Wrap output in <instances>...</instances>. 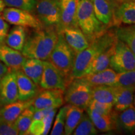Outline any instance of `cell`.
Segmentation results:
<instances>
[{
    "instance_id": "27",
    "label": "cell",
    "mask_w": 135,
    "mask_h": 135,
    "mask_svg": "<svg viewBox=\"0 0 135 135\" xmlns=\"http://www.w3.org/2000/svg\"><path fill=\"white\" fill-rule=\"evenodd\" d=\"M84 109L76 106L70 104L66 114L65 124L64 128V134L66 135L72 134L79 122L81 119Z\"/></svg>"
},
{
    "instance_id": "12",
    "label": "cell",
    "mask_w": 135,
    "mask_h": 135,
    "mask_svg": "<svg viewBox=\"0 0 135 135\" xmlns=\"http://www.w3.org/2000/svg\"><path fill=\"white\" fill-rule=\"evenodd\" d=\"M60 20L56 26L57 31L67 27H78L76 21L77 0H59Z\"/></svg>"
},
{
    "instance_id": "39",
    "label": "cell",
    "mask_w": 135,
    "mask_h": 135,
    "mask_svg": "<svg viewBox=\"0 0 135 135\" xmlns=\"http://www.w3.org/2000/svg\"><path fill=\"white\" fill-rule=\"evenodd\" d=\"M9 71V68H8L6 65H4V64L0 60V80H1Z\"/></svg>"
},
{
    "instance_id": "41",
    "label": "cell",
    "mask_w": 135,
    "mask_h": 135,
    "mask_svg": "<svg viewBox=\"0 0 135 135\" xmlns=\"http://www.w3.org/2000/svg\"><path fill=\"white\" fill-rule=\"evenodd\" d=\"M111 3H112L114 4V6H115L116 4H118L121 2V0H109Z\"/></svg>"
},
{
    "instance_id": "17",
    "label": "cell",
    "mask_w": 135,
    "mask_h": 135,
    "mask_svg": "<svg viewBox=\"0 0 135 135\" xmlns=\"http://www.w3.org/2000/svg\"><path fill=\"white\" fill-rule=\"evenodd\" d=\"M34 98L27 101L17 100L0 108V119L14 123L25 109L33 104Z\"/></svg>"
},
{
    "instance_id": "24",
    "label": "cell",
    "mask_w": 135,
    "mask_h": 135,
    "mask_svg": "<svg viewBox=\"0 0 135 135\" xmlns=\"http://www.w3.org/2000/svg\"><path fill=\"white\" fill-rule=\"evenodd\" d=\"M57 109L58 108H56L51 111L43 119L32 121L28 129V134L45 135L48 134L51 126L54 117L56 113Z\"/></svg>"
},
{
    "instance_id": "31",
    "label": "cell",
    "mask_w": 135,
    "mask_h": 135,
    "mask_svg": "<svg viewBox=\"0 0 135 135\" xmlns=\"http://www.w3.org/2000/svg\"><path fill=\"white\" fill-rule=\"evenodd\" d=\"M98 129L88 113H83L81 119L79 122L72 134L74 135H95Z\"/></svg>"
},
{
    "instance_id": "34",
    "label": "cell",
    "mask_w": 135,
    "mask_h": 135,
    "mask_svg": "<svg viewBox=\"0 0 135 135\" xmlns=\"http://www.w3.org/2000/svg\"><path fill=\"white\" fill-rule=\"evenodd\" d=\"M5 6L16 8L26 11H33L35 9L37 0H3Z\"/></svg>"
},
{
    "instance_id": "21",
    "label": "cell",
    "mask_w": 135,
    "mask_h": 135,
    "mask_svg": "<svg viewBox=\"0 0 135 135\" xmlns=\"http://www.w3.org/2000/svg\"><path fill=\"white\" fill-rule=\"evenodd\" d=\"M44 68L43 60L36 58H27L22 65L21 70L23 73L39 85Z\"/></svg>"
},
{
    "instance_id": "1",
    "label": "cell",
    "mask_w": 135,
    "mask_h": 135,
    "mask_svg": "<svg viewBox=\"0 0 135 135\" xmlns=\"http://www.w3.org/2000/svg\"><path fill=\"white\" fill-rule=\"evenodd\" d=\"M117 40L115 31L106 30L89 41L88 47L76 55L71 72L72 79L84 76L93 61L99 54L116 43Z\"/></svg>"
},
{
    "instance_id": "13",
    "label": "cell",
    "mask_w": 135,
    "mask_h": 135,
    "mask_svg": "<svg viewBox=\"0 0 135 135\" xmlns=\"http://www.w3.org/2000/svg\"><path fill=\"white\" fill-rule=\"evenodd\" d=\"M18 88V100L27 101L35 98L40 91L38 85L27 76L21 70H15Z\"/></svg>"
},
{
    "instance_id": "28",
    "label": "cell",
    "mask_w": 135,
    "mask_h": 135,
    "mask_svg": "<svg viewBox=\"0 0 135 135\" xmlns=\"http://www.w3.org/2000/svg\"><path fill=\"white\" fill-rule=\"evenodd\" d=\"M92 99L113 106L114 86L109 85L92 86Z\"/></svg>"
},
{
    "instance_id": "4",
    "label": "cell",
    "mask_w": 135,
    "mask_h": 135,
    "mask_svg": "<svg viewBox=\"0 0 135 135\" xmlns=\"http://www.w3.org/2000/svg\"><path fill=\"white\" fill-rule=\"evenodd\" d=\"M76 53L65 41L63 34L58 33V38L48 59L66 78L68 84L72 80L71 72L75 63Z\"/></svg>"
},
{
    "instance_id": "7",
    "label": "cell",
    "mask_w": 135,
    "mask_h": 135,
    "mask_svg": "<svg viewBox=\"0 0 135 135\" xmlns=\"http://www.w3.org/2000/svg\"><path fill=\"white\" fill-rule=\"evenodd\" d=\"M35 10L44 27L56 26L60 23L59 0H37Z\"/></svg>"
},
{
    "instance_id": "9",
    "label": "cell",
    "mask_w": 135,
    "mask_h": 135,
    "mask_svg": "<svg viewBox=\"0 0 135 135\" xmlns=\"http://www.w3.org/2000/svg\"><path fill=\"white\" fill-rule=\"evenodd\" d=\"M43 71L39 86L42 89L65 90L68 81L65 75L48 60H43Z\"/></svg>"
},
{
    "instance_id": "19",
    "label": "cell",
    "mask_w": 135,
    "mask_h": 135,
    "mask_svg": "<svg viewBox=\"0 0 135 135\" xmlns=\"http://www.w3.org/2000/svg\"><path fill=\"white\" fill-rule=\"evenodd\" d=\"M94 14L101 23L109 26L113 23L114 4L109 0H91Z\"/></svg>"
},
{
    "instance_id": "23",
    "label": "cell",
    "mask_w": 135,
    "mask_h": 135,
    "mask_svg": "<svg viewBox=\"0 0 135 135\" xmlns=\"http://www.w3.org/2000/svg\"><path fill=\"white\" fill-rule=\"evenodd\" d=\"M116 44V43L104 50L93 61L85 75L101 71L109 66L110 60L114 51Z\"/></svg>"
},
{
    "instance_id": "14",
    "label": "cell",
    "mask_w": 135,
    "mask_h": 135,
    "mask_svg": "<svg viewBox=\"0 0 135 135\" xmlns=\"http://www.w3.org/2000/svg\"><path fill=\"white\" fill-rule=\"evenodd\" d=\"M135 25V0H128L116 4L114 7L113 23Z\"/></svg>"
},
{
    "instance_id": "5",
    "label": "cell",
    "mask_w": 135,
    "mask_h": 135,
    "mask_svg": "<svg viewBox=\"0 0 135 135\" xmlns=\"http://www.w3.org/2000/svg\"><path fill=\"white\" fill-rule=\"evenodd\" d=\"M64 99L68 104L86 110L92 100V86L83 78L72 79L64 90Z\"/></svg>"
},
{
    "instance_id": "38",
    "label": "cell",
    "mask_w": 135,
    "mask_h": 135,
    "mask_svg": "<svg viewBox=\"0 0 135 135\" xmlns=\"http://www.w3.org/2000/svg\"><path fill=\"white\" fill-rule=\"evenodd\" d=\"M56 108H45V109H37L35 111L33 114V120H37V119H41L48 115L51 111Z\"/></svg>"
},
{
    "instance_id": "26",
    "label": "cell",
    "mask_w": 135,
    "mask_h": 135,
    "mask_svg": "<svg viewBox=\"0 0 135 135\" xmlns=\"http://www.w3.org/2000/svg\"><path fill=\"white\" fill-rule=\"evenodd\" d=\"M26 36L25 27L15 26L8 32L5 43L11 48L21 51L26 41Z\"/></svg>"
},
{
    "instance_id": "37",
    "label": "cell",
    "mask_w": 135,
    "mask_h": 135,
    "mask_svg": "<svg viewBox=\"0 0 135 135\" xmlns=\"http://www.w3.org/2000/svg\"><path fill=\"white\" fill-rule=\"evenodd\" d=\"M9 26L8 22L0 16V43H4L9 32Z\"/></svg>"
},
{
    "instance_id": "11",
    "label": "cell",
    "mask_w": 135,
    "mask_h": 135,
    "mask_svg": "<svg viewBox=\"0 0 135 135\" xmlns=\"http://www.w3.org/2000/svg\"><path fill=\"white\" fill-rule=\"evenodd\" d=\"M18 100L16 76L15 70L9 71L0 80V108Z\"/></svg>"
},
{
    "instance_id": "20",
    "label": "cell",
    "mask_w": 135,
    "mask_h": 135,
    "mask_svg": "<svg viewBox=\"0 0 135 135\" xmlns=\"http://www.w3.org/2000/svg\"><path fill=\"white\" fill-rule=\"evenodd\" d=\"M86 111L98 130L108 132L116 128V113L113 111L108 114H101L92 111Z\"/></svg>"
},
{
    "instance_id": "10",
    "label": "cell",
    "mask_w": 135,
    "mask_h": 135,
    "mask_svg": "<svg viewBox=\"0 0 135 135\" xmlns=\"http://www.w3.org/2000/svg\"><path fill=\"white\" fill-rule=\"evenodd\" d=\"M64 91L60 89H43L34 98L33 106L35 110L54 108H58L64 103Z\"/></svg>"
},
{
    "instance_id": "29",
    "label": "cell",
    "mask_w": 135,
    "mask_h": 135,
    "mask_svg": "<svg viewBox=\"0 0 135 135\" xmlns=\"http://www.w3.org/2000/svg\"><path fill=\"white\" fill-rule=\"evenodd\" d=\"M35 111L33 105H31L25 109L15 121L14 124L19 134H28V129L33 121Z\"/></svg>"
},
{
    "instance_id": "42",
    "label": "cell",
    "mask_w": 135,
    "mask_h": 135,
    "mask_svg": "<svg viewBox=\"0 0 135 135\" xmlns=\"http://www.w3.org/2000/svg\"><path fill=\"white\" fill-rule=\"evenodd\" d=\"M133 103H134V106L135 107V92H134V98H133Z\"/></svg>"
},
{
    "instance_id": "35",
    "label": "cell",
    "mask_w": 135,
    "mask_h": 135,
    "mask_svg": "<svg viewBox=\"0 0 135 135\" xmlns=\"http://www.w3.org/2000/svg\"><path fill=\"white\" fill-rule=\"evenodd\" d=\"M113 106L111 104L103 103L92 99L86 110L94 111L101 114H110L113 111Z\"/></svg>"
},
{
    "instance_id": "16",
    "label": "cell",
    "mask_w": 135,
    "mask_h": 135,
    "mask_svg": "<svg viewBox=\"0 0 135 135\" xmlns=\"http://www.w3.org/2000/svg\"><path fill=\"white\" fill-rule=\"evenodd\" d=\"M26 58L20 53L7 45L0 43V60L10 70H21Z\"/></svg>"
},
{
    "instance_id": "22",
    "label": "cell",
    "mask_w": 135,
    "mask_h": 135,
    "mask_svg": "<svg viewBox=\"0 0 135 135\" xmlns=\"http://www.w3.org/2000/svg\"><path fill=\"white\" fill-rule=\"evenodd\" d=\"M116 72L111 68L106 70L96 73L86 75L81 78L85 80L91 86L97 85H113L116 79Z\"/></svg>"
},
{
    "instance_id": "8",
    "label": "cell",
    "mask_w": 135,
    "mask_h": 135,
    "mask_svg": "<svg viewBox=\"0 0 135 135\" xmlns=\"http://www.w3.org/2000/svg\"><path fill=\"white\" fill-rule=\"evenodd\" d=\"M1 15L5 21L15 26L28 27L35 30L41 29L44 27L36 16L24 9L11 7L5 8Z\"/></svg>"
},
{
    "instance_id": "32",
    "label": "cell",
    "mask_w": 135,
    "mask_h": 135,
    "mask_svg": "<svg viewBox=\"0 0 135 135\" xmlns=\"http://www.w3.org/2000/svg\"><path fill=\"white\" fill-rule=\"evenodd\" d=\"M135 86V70L116 73L113 86L131 87Z\"/></svg>"
},
{
    "instance_id": "6",
    "label": "cell",
    "mask_w": 135,
    "mask_h": 135,
    "mask_svg": "<svg viewBox=\"0 0 135 135\" xmlns=\"http://www.w3.org/2000/svg\"><path fill=\"white\" fill-rule=\"evenodd\" d=\"M109 67L116 73L135 70V56L124 42L118 40Z\"/></svg>"
},
{
    "instance_id": "2",
    "label": "cell",
    "mask_w": 135,
    "mask_h": 135,
    "mask_svg": "<svg viewBox=\"0 0 135 135\" xmlns=\"http://www.w3.org/2000/svg\"><path fill=\"white\" fill-rule=\"evenodd\" d=\"M58 38L56 26L37 29L26 39L21 53L27 58L48 60Z\"/></svg>"
},
{
    "instance_id": "15",
    "label": "cell",
    "mask_w": 135,
    "mask_h": 135,
    "mask_svg": "<svg viewBox=\"0 0 135 135\" xmlns=\"http://www.w3.org/2000/svg\"><path fill=\"white\" fill-rule=\"evenodd\" d=\"M58 33L63 34L65 41L76 54L80 53L89 46L88 40L79 27H67Z\"/></svg>"
},
{
    "instance_id": "3",
    "label": "cell",
    "mask_w": 135,
    "mask_h": 135,
    "mask_svg": "<svg viewBox=\"0 0 135 135\" xmlns=\"http://www.w3.org/2000/svg\"><path fill=\"white\" fill-rule=\"evenodd\" d=\"M76 21L89 42L106 31L105 25L101 23L94 14L91 0H77Z\"/></svg>"
},
{
    "instance_id": "36",
    "label": "cell",
    "mask_w": 135,
    "mask_h": 135,
    "mask_svg": "<svg viewBox=\"0 0 135 135\" xmlns=\"http://www.w3.org/2000/svg\"><path fill=\"white\" fill-rule=\"evenodd\" d=\"M18 131L14 123H10L0 119V135H18Z\"/></svg>"
},
{
    "instance_id": "43",
    "label": "cell",
    "mask_w": 135,
    "mask_h": 135,
    "mask_svg": "<svg viewBox=\"0 0 135 135\" xmlns=\"http://www.w3.org/2000/svg\"><path fill=\"white\" fill-rule=\"evenodd\" d=\"M128 1V0H121V2H122V1Z\"/></svg>"
},
{
    "instance_id": "40",
    "label": "cell",
    "mask_w": 135,
    "mask_h": 135,
    "mask_svg": "<svg viewBox=\"0 0 135 135\" xmlns=\"http://www.w3.org/2000/svg\"><path fill=\"white\" fill-rule=\"evenodd\" d=\"M5 4L4 2H3V0H0V16L2 15V13L3 11V10L5 8Z\"/></svg>"
},
{
    "instance_id": "30",
    "label": "cell",
    "mask_w": 135,
    "mask_h": 135,
    "mask_svg": "<svg viewBox=\"0 0 135 135\" xmlns=\"http://www.w3.org/2000/svg\"><path fill=\"white\" fill-rule=\"evenodd\" d=\"M115 33L118 40L124 42L135 56V25L118 27Z\"/></svg>"
},
{
    "instance_id": "25",
    "label": "cell",
    "mask_w": 135,
    "mask_h": 135,
    "mask_svg": "<svg viewBox=\"0 0 135 135\" xmlns=\"http://www.w3.org/2000/svg\"><path fill=\"white\" fill-rule=\"evenodd\" d=\"M116 128H120L127 132L135 131V107L132 104L119 112L116 116Z\"/></svg>"
},
{
    "instance_id": "18",
    "label": "cell",
    "mask_w": 135,
    "mask_h": 135,
    "mask_svg": "<svg viewBox=\"0 0 135 135\" xmlns=\"http://www.w3.org/2000/svg\"><path fill=\"white\" fill-rule=\"evenodd\" d=\"M114 103L113 108L116 112L128 108L133 104L135 86L131 87L114 86Z\"/></svg>"
},
{
    "instance_id": "33",
    "label": "cell",
    "mask_w": 135,
    "mask_h": 135,
    "mask_svg": "<svg viewBox=\"0 0 135 135\" xmlns=\"http://www.w3.org/2000/svg\"><path fill=\"white\" fill-rule=\"evenodd\" d=\"M70 104L63 106L56 116L55 121L52 129L51 134V135H61L64 134V128H65L66 114L67 109Z\"/></svg>"
}]
</instances>
